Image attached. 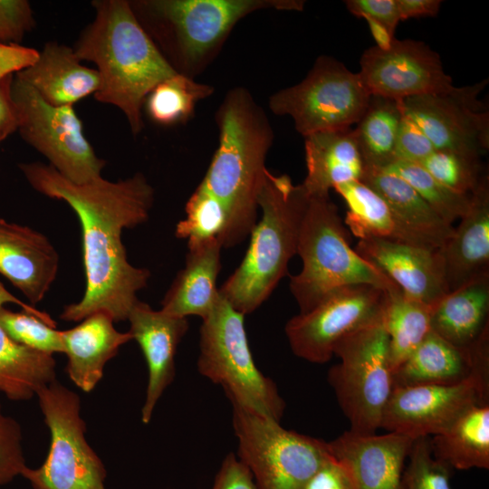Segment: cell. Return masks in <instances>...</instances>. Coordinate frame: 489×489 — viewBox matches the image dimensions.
<instances>
[{
  "mask_svg": "<svg viewBox=\"0 0 489 489\" xmlns=\"http://www.w3.org/2000/svg\"><path fill=\"white\" fill-rule=\"evenodd\" d=\"M18 167L37 192L65 201L82 225L86 289L82 300L66 305L60 318L81 321L104 312L114 322L128 320L139 301L137 292L146 287L150 272L129 263L121 233L149 218L154 189L147 178L136 173L116 182L101 177L75 184L50 164L28 162Z\"/></svg>",
  "mask_w": 489,
  "mask_h": 489,
  "instance_id": "obj_1",
  "label": "cell"
},
{
  "mask_svg": "<svg viewBox=\"0 0 489 489\" xmlns=\"http://www.w3.org/2000/svg\"><path fill=\"white\" fill-rule=\"evenodd\" d=\"M93 21L74 46L80 61L97 65L94 98L119 108L133 135L144 129L142 107L149 92L177 72L137 20L129 1L96 0Z\"/></svg>",
  "mask_w": 489,
  "mask_h": 489,
  "instance_id": "obj_2",
  "label": "cell"
},
{
  "mask_svg": "<svg viewBox=\"0 0 489 489\" xmlns=\"http://www.w3.org/2000/svg\"><path fill=\"white\" fill-rule=\"evenodd\" d=\"M215 120L218 147L201 184L225 211L222 246L232 247L243 242L256 224L257 199L274 133L265 111L244 87L226 92Z\"/></svg>",
  "mask_w": 489,
  "mask_h": 489,
  "instance_id": "obj_3",
  "label": "cell"
},
{
  "mask_svg": "<svg viewBox=\"0 0 489 489\" xmlns=\"http://www.w3.org/2000/svg\"><path fill=\"white\" fill-rule=\"evenodd\" d=\"M139 24L178 73L195 79L216 59L235 24L264 10L302 11V0L129 1Z\"/></svg>",
  "mask_w": 489,
  "mask_h": 489,
  "instance_id": "obj_4",
  "label": "cell"
},
{
  "mask_svg": "<svg viewBox=\"0 0 489 489\" xmlns=\"http://www.w3.org/2000/svg\"><path fill=\"white\" fill-rule=\"evenodd\" d=\"M310 197L287 175L267 171L258 196L262 218L250 233L246 254L220 294L244 315L255 311L287 274Z\"/></svg>",
  "mask_w": 489,
  "mask_h": 489,
  "instance_id": "obj_5",
  "label": "cell"
},
{
  "mask_svg": "<svg viewBox=\"0 0 489 489\" xmlns=\"http://www.w3.org/2000/svg\"><path fill=\"white\" fill-rule=\"evenodd\" d=\"M349 233L337 206L327 197H311L297 246L301 272L291 276L290 290L300 313L317 306L331 292L351 284L388 289L394 283L350 246Z\"/></svg>",
  "mask_w": 489,
  "mask_h": 489,
  "instance_id": "obj_6",
  "label": "cell"
},
{
  "mask_svg": "<svg viewBox=\"0 0 489 489\" xmlns=\"http://www.w3.org/2000/svg\"><path fill=\"white\" fill-rule=\"evenodd\" d=\"M244 317L220 294L202 320L198 371L221 385L232 405L280 422L285 403L274 382L254 363Z\"/></svg>",
  "mask_w": 489,
  "mask_h": 489,
  "instance_id": "obj_7",
  "label": "cell"
},
{
  "mask_svg": "<svg viewBox=\"0 0 489 489\" xmlns=\"http://www.w3.org/2000/svg\"><path fill=\"white\" fill-rule=\"evenodd\" d=\"M333 355L340 362L330 369L329 382L350 421V430L376 433L394 388L383 315L341 339Z\"/></svg>",
  "mask_w": 489,
  "mask_h": 489,
  "instance_id": "obj_8",
  "label": "cell"
},
{
  "mask_svg": "<svg viewBox=\"0 0 489 489\" xmlns=\"http://www.w3.org/2000/svg\"><path fill=\"white\" fill-rule=\"evenodd\" d=\"M35 397L50 430V449L40 467L26 466L21 475L33 489H106V469L87 442L79 395L55 379Z\"/></svg>",
  "mask_w": 489,
  "mask_h": 489,
  "instance_id": "obj_9",
  "label": "cell"
},
{
  "mask_svg": "<svg viewBox=\"0 0 489 489\" xmlns=\"http://www.w3.org/2000/svg\"><path fill=\"white\" fill-rule=\"evenodd\" d=\"M232 406L238 458L251 471L256 489H303L331 456L327 442L287 430L278 421Z\"/></svg>",
  "mask_w": 489,
  "mask_h": 489,
  "instance_id": "obj_10",
  "label": "cell"
},
{
  "mask_svg": "<svg viewBox=\"0 0 489 489\" xmlns=\"http://www.w3.org/2000/svg\"><path fill=\"white\" fill-rule=\"evenodd\" d=\"M369 98L358 72L331 56L321 55L302 82L270 96L268 106L275 115L291 117L295 129L306 138L351 128Z\"/></svg>",
  "mask_w": 489,
  "mask_h": 489,
  "instance_id": "obj_11",
  "label": "cell"
},
{
  "mask_svg": "<svg viewBox=\"0 0 489 489\" xmlns=\"http://www.w3.org/2000/svg\"><path fill=\"white\" fill-rule=\"evenodd\" d=\"M13 98L22 138L42 153L63 177L85 184L101 177L106 162L98 158L72 105L54 106L14 76Z\"/></svg>",
  "mask_w": 489,
  "mask_h": 489,
  "instance_id": "obj_12",
  "label": "cell"
},
{
  "mask_svg": "<svg viewBox=\"0 0 489 489\" xmlns=\"http://www.w3.org/2000/svg\"><path fill=\"white\" fill-rule=\"evenodd\" d=\"M387 291L351 284L331 292L317 306L288 321L285 333L293 353L312 363L331 360L336 344L383 315Z\"/></svg>",
  "mask_w": 489,
  "mask_h": 489,
  "instance_id": "obj_13",
  "label": "cell"
},
{
  "mask_svg": "<svg viewBox=\"0 0 489 489\" xmlns=\"http://www.w3.org/2000/svg\"><path fill=\"white\" fill-rule=\"evenodd\" d=\"M489 379L454 385L394 386L380 428L417 439L447 430L466 410L488 404Z\"/></svg>",
  "mask_w": 489,
  "mask_h": 489,
  "instance_id": "obj_14",
  "label": "cell"
},
{
  "mask_svg": "<svg viewBox=\"0 0 489 489\" xmlns=\"http://www.w3.org/2000/svg\"><path fill=\"white\" fill-rule=\"evenodd\" d=\"M487 81L452 92L400 101L403 111L424 131L435 149L480 158L489 149V113L477 100Z\"/></svg>",
  "mask_w": 489,
  "mask_h": 489,
  "instance_id": "obj_15",
  "label": "cell"
},
{
  "mask_svg": "<svg viewBox=\"0 0 489 489\" xmlns=\"http://www.w3.org/2000/svg\"><path fill=\"white\" fill-rule=\"evenodd\" d=\"M360 78L370 95L396 101L452 92L451 76L437 53L421 41L394 39L385 48L377 45L361 55Z\"/></svg>",
  "mask_w": 489,
  "mask_h": 489,
  "instance_id": "obj_16",
  "label": "cell"
},
{
  "mask_svg": "<svg viewBox=\"0 0 489 489\" xmlns=\"http://www.w3.org/2000/svg\"><path fill=\"white\" fill-rule=\"evenodd\" d=\"M414 439L346 431L327 442L331 456L346 470L353 489H402L405 462Z\"/></svg>",
  "mask_w": 489,
  "mask_h": 489,
  "instance_id": "obj_17",
  "label": "cell"
},
{
  "mask_svg": "<svg viewBox=\"0 0 489 489\" xmlns=\"http://www.w3.org/2000/svg\"><path fill=\"white\" fill-rule=\"evenodd\" d=\"M489 379V329L470 347H457L431 330L393 372L394 386L454 385Z\"/></svg>",
  "mask_w": 489,
  "mask_h": 489,
  "instance_id": "obj_18",
  "label": "cell"
},
{
  "mask_svg": "<svg viewBox=\"0 0 489 489\" xmlns=\"http://www.w3.org/2000/svg\"><path fill=\"white\" fill-rule=\"evenodd\" d=\"M355 251L415 300L435 304L448 292L438 249L367 237Z\"/></svg>",
  "mask_w": 489,
  "mask_h": 489,
  "instance_id": "obj_19",
  "label": "cell"
},
{
  "mask_svg": "<svg viewBox=\"0 0 489 489\" xmlns=\"http://www.w3.org/2000/svg\"><path fill=\"white\" fill-rule=\"evenodd\" d=\"M128 320L129 332L145 357L149 379L141 421L149 424L154 408L175 377V355L177 346L188 330L187 318L155 311L139 300L132 307Z\"/></svg>",
  "mask_w": 489,
  "mask_h": 489,
  "instance_id": "obj_20",
  "label": "cell"
},
{
  "mask_svg": "<svg viewBox=\"0 0 489 489\" xmlns=\"http://www.w3.org/2000/svg\"><path fill=\"white\" fill-rule=\"evenodd\" d=\"M58 265V254L44 235L0 218V274L33 304L48 292Z\"/></svg>",
  "mask_w": 489,
  "mask_h": 489,
  "instance_id": "obj_21",
  "label": "cell"
},
{
  "mask_svg": "<svg viewBox=\"0 0 489 489\" xmlns=\"http://www.w3.org/2000/svg\"><path fill=\"white\" fill-rule=\"evenodd\" d=\"M468 212L438 248L449 292L489 274V178L484 175L470 194Z\"/></svg>",
  "mask_w": 489,
  "mask_h": 489,
  "instance_id": "obj_22",
  "label": "cell"
},
{
  "mask_svg": "<svg viewBox=\"0 0 489 489\" xmlns=\"http://www.w3.org/2000/svg\"><path fill=\"white\" fill-rule=\"evenodd\" d=\"M113 322L108 313L97 312L75 327L61 331L63 353L67 356L65 370L84 392L93 390L103 377L106 363L132 340L129 331H119Z\"/></svg>",
  "mask_w": 489,
  "mask_h": 489,
  "instance_id": "obj_23",
  "label": "cell"
},
{
  "mask_svg": "<svg viewBox=\"0 0 489 489\" xmlns=\"http://www.w3.org/2000/svg\"><path fill=\"white\" fill-rule=\"evenodd\" d=\"M15 76L54 106L73 105L100 87L97 70L82 65L72 48L57 42L47 43L37 62Z\"/></svg>",
  "mask_w": 489,
  "mask_h": 489,
  "instance_id": "obj_24",
  "label": "cell"
},
{
  "mask_svg": "<svg viewBox=\"0 0 489 489\" xmlns=\"http://www.w3.org/2000/svg\"><path fill=\"white\" fill-rule=\"evenodd\" d=\"M222 244L211 239L188 247L185 267L180 270L161 302V311L187 318L206 319L220 298L216 286L221 269Z\"/></svg>",
  "mask_w": 489,
  "mask_h": 489,
  "instance_id": "obj_25",
  "label": "cell"
},
{
  "mask_svg": "<svg viewBox=\"0 0 489 489\" xmlns=\"http://www.w3.org/2000/svg\"><path fill=\"white\" fill-rule=\"evenodd\" d=\"M304 139L307 175L302 185L310 197H327L338 184L362 180L366 165L352 128Z\"/></svg>",
  "mask_w": 489,
  "mask_h": 489,
  "instance_id": "obj_26",
  "label": "cell"
},
{
  "mask_svg": "<svg viewBox=\"0 0 489 489\" xmlns=\"http://www.w3.org/2000/svg\"><path fill=\"white\" fill-rule=\"evenodd\" d=\"M5 302L17 303L39 317L44 315L14 298L0 283V307ZM55 379L56 362L53 355L14 341L0 325V392L11 400H29Z\"/></svg>",
  "mask_w": 489,
  "mask_h": 489,
  "instance_id": "obj_27",
  "label": "cell"
},
{
  "mask_svg": "<svg viewBox=\"0 0 489 489\" xmlns=\"http://www.w3.org/2000/svg\"><path fill=\"white\" fill-rule=\"evenodd\" d=\"M333 189L342 197L348 206L345 225L359 239L377 237L428 249H438L403 222L387 202L362 181L340 183Z\"/></svg>",
  "mask_w": 489,
  "mask_h": 489,
  "instance_id": "obj_28",
  "label": "cell"
},
{
  "mask_svg": "<svg viewBox=\"0 0 489 489\" xmlns=\"http://www.w3.org/2000/svg\"><path fill=\"white\" fill-rule=\"evenodd\" d=\"M488 329L489 274L447 292L434 304L431 330L457 347H470Z\"/></svg>",
  "mask_w": 489,
  "mask_h": 489,
  "instance_id": "obj_29",
  "label": "cell"
},
{
  "mask_svg": "<svg viewBox=\"0 0 489 489\" xmlns=\"http://www.w3.org/2000/svg\"><path fill=\"white\" fill-rule=\"evenodd\" d=\"M378 193L411 229L440 248L453 235L448 225L401 177L374 168H367L361 180Z\"/></svg>",
  "mask_w": 489,
  "mask_h": 489,
  "instance_id": "obj_30",
  "label": "cell"
},
{
  "mask_svg": "<svg viewBox=\"0 0 489 489\" xmlns=\"http://www.w3.org/2000/svg\"><path fill=\"white\" fill-rule=\"evenodd\" d=\"M489 404L466 410L447 430L430 439L433 455L458 470L489 468Z\"/></svg>",
  "mask_w": 489,
  "mask_h": 489,
  "instance_id": "obj_31",
  "label": "cell"
},
{
  "mask_svg": "<svg viewBox=\"0 0 489 489\" xmlns=\"http://www.w3.org/2000/svg\"><path fill=\"white\" fill-rule=\"evenodd\" d=\"M387 291L383 323L388 337V357L394 372L431 331L434 304L415 300L396 284Z\"/></svg>",
  "mask_w": 489,
  "mask_h": 489,
  "instance_id": "obj_32",
  "label": "cell"
},
{
  "mask_svg": "<svg viewBox=\"0 0 489 489\" xmlns=\"http://www.w3.org/2000/svg\"><path fill=\"white\" fill-rule=\"evenodd\" d=\"M402 115L400 101L370 95L366 110L353 129L367 168H383L394 160Z\"/></svg>",
  "mask_w": 489,
  "mask_h": 489,
  "instance_id": "obj_33",
  "label": "cell"
},
{
  "mask_svg": "<svg viewBox=\"0 0 489 489\" xmlns=\"http://www.w3.org/2000/svg\"><path fill=\"white\" fill-rule=\"evenodd\" d=\"M214 92L212 85L176 73L149 92L146 110L149 118L160 125L184 123L194 115L197 103Z\"/></svg>",
  "mask_w": 489,
  "mask_h": 489,
  "instance_id": "obj_34",
  "label": "cell"
},
{
  "mask_svg": "<svg viewBox=\"0 0 489 489\" xmlns=\"http://www.w3.org/2000/svg\"><path fill=\"white\" fill-rule=\"evenodd\" d=\"M378 169L398 176L408 182L448 225H452L469 210L470 195H462L448 189L417 163L393 160L385 168Z\"/></svg>",
  "mask_w": 489,
  "mask_h": 489,
  "instance_id": "obj_35",
  "label": "cell"
},
{
  "mask_svg": "<svg viewBox=\"0 0 489 489\" xmlns=\"http://www.w3.org/2000/svg\"><path fill=\"white\" fill-rule=\"evenodd\" d=\"M226 224L223 206L200 183L186 204V217L177 224L176 236L187 239V247L211 239H218L222 244Z\"/></svg>",
  "mask_w": 489,
  "mask_h": 489,
  "instance_id": "obj_36",
  "label": "cell"
},
{
  "mask_svg": "<svg viewBox=\"0 0 489 489\" xmlns=\"http://www.w3.org/2000/svg\"><path fill=\"white\" fill-rule=\"evenodd\" d=\"M417 164L443 186L462 195H470L484 176L480 158L453 151L435 149Z\"/></svg>",
  "mask_w": 489,
  "mask_h": 489,
  "instance_id": "obj_37",
  "label": "cell"
},
{
  "mask_svg": "<svg viewBox=\"0 0 489 489\" xmlns=\"http://www.w3.org/2000/svg\"><path fill=\"white\" fill-rule=\"evenodd\" d=\"M0 325L14 341L27 348L49 355L64 351L61 331L34 313L1 306Z\"/></svg>",
  "mask_w": 489,
  "mask_h": 489,
  "instance_id": "obj_38",
  "label": "cell"
},
{
  "mask_svg": "<svg viewBox=\"0 0 489 489\" xmlns=\"http://www.w3.org/2000/svg\"><path fill=\"white\" fill-rule=\"evenodd\" d=\"M408 458L402 489H451L450 467L433 455L428 436L414 440Z\"/></svg>",
  "mask_w": 489,
  "mask_h": 489,
  "instance_id": "obj_39",
  "label": "cell"
},
{
  "mask_svg": "<svg viewBox=\"0 0 489 489\" xmlns=\"http://www.w3.org/2000/svg\"><path fill=\"white\" fill-rule=\"evenodd\" d=\"M19 423L4 414L0 403V485L11 482L26 467Z\"/></svg>",
  "mask_w": 489,
  "mask_h": 489,
  "instance_id": "obj_40",
  "label": "cell"
},
{
  "mask_svg": "<svg viewBox=\"0 0 489 489\" xmlns=\"http://www.w3.org/2000/svg\"><path fill=\"white\" fill-rule=\"evenodd\" d=\"M435 148L420 127L404 111L399 123L394 160L420 163Z\"/></svg>",
  "mask_w": 489,
  "mask_h": 489,
  "instance_id": "obj_41",
  "label": "cell"
},
{
  "mask_svg": "<svg viewBox=\"0 0 489 489\" xmlns=\"http://www.w3.org/2000/svg\"><path fill=\"white\" fill-rule=\"evenodd\" d=\"M35 25L33 10L25 0H0V42L18 43Z\"/></svg>",
  "mask_w": 489,
  "mask_h": 489,
  "instance_id": "obj_42",
  "label": "cell"
},
{
  "mask_svg": "<svg viewBox=\"0 0 489 489\" xmlns=\"http://www.w3.org/2000/svg\"><path fill=\"white\" fill-rule=\"evenodd\" d=\"M345 5L352 14L376 22L394 37L401 21L397 0H348Z\"/></svg>",
  "mask_w": 489,
  "mask_h": 489,
  "instance_id": "obj_43",
  "label": "cell"
},
{
  "mask_svg": "<svg viewBox=\"0 0 489 489\" xmlns=\"http://www.w3.org/2000/svg\"><path fill=\"white\" fill-rule=\"evenodd\" d=\"M213 489H256V485L247 465L230 453L223 461Z\"/></svg>",
  "mask_w": 489,
  "mask_h": 489,
  "instance_id": "obj_44",
  "label": "cell"
},
{
  "mask_svg": "<svg viewBox=\"0 0 489 489\" xmlns=\"http://www.w3.org/2000/svg\"><path fill=\"white\" fill-rule=\"evenodd\" d=\"M39 55L34 48L0 42V80L33 66Z\"/></svg>",
  "mask_w": 489,
  "mask_h": 489,
  "instance_id": "obj_45",
  "label": "cell"
},
{
  "mask_svg": "<svg viewBox=\"0 0 489 489\" xmlns=\"http://www.w3.org/2000/svg\"><path fill=\"white\" fill-rule=\"evenodd\" d=\"M14 75L0 80V137L5 139L18 129V116L12 93Z\"/></svg>",
  "mask_w": 489,
  "mask_h": 489,
  "instance_id": "obj_46",
  "label": "cell"
},
{
  "mask_svg": "<svg viewBox=\"0 0 489 489\" xmlns=\"http://www.w3.org/2000/svg\"><path fill=\"white\" fill-rule=\"evenodd\" d=\"M400 20L435 16L439 12L441 0H397Z\"/></svg>",
  "mask_w": 489,
  "mask_h": 489,
  "instance_id": "obj_47",
  "label": "cell"
},
{
  "mask_svg": "<svg viewBox=\"0 0 489 489\" xmlns=\"http://www.w3.org/2000/svg\"><path fill=\"white\" fill-rule=\"evenodd\" d=\"M2 140H4V139L0 137V142H1Z\"/></svg>",
  "mask_w": 489,
  "mask_h": 489,
  "instance_id": "obj_48",
  "label": "cell"
}]
</instances>
